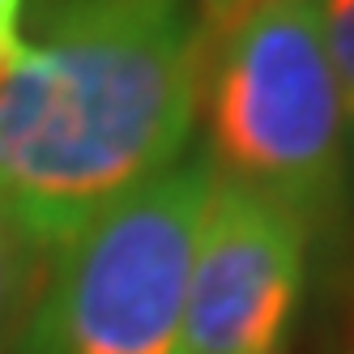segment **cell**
<instances>
[{"label":"cell","instance_id":"cell-1","mask_svg":"<svg viewBox=\"0 0 354 354\" xmlns=\"http://www.w3.org/2000/svg\"><path fill=\"white\" fill-rule=\"evenodd\" d=\"M201 13L184 0H39L0 64V209L56 252L188 154Z\"/></svg>","mask_w":354,"mask_h":354},{"label":"cell","instance_id":"cell-2","mask_svg":"<svg viewBox=\"0 0 354 354\" xmlns=\"http://www.w3.org/2000/svg\"><path fill=\"white\" fill-rule=\"evenodd\" d=\"M201 154L218 180L333 231L350 192V124L316 0H222L201 9Z\"/></svg>","mask_w":354,"mask_h":354},{"label":"cell","instance_id":"cell-3","mask_svg":"<svg viewBox=\"0 0 354 354\" xmlns=\"http://www.w3.org/2000/svg\"><path fill=\"white\" fill-rule=\"evenodd\" d=\"M209 188L205 154H184L60 243L21 354H180Z\"/></svg>","mask_w":354,"mask_h":354},{"label":"cell","instance_id":"cell-4","mask_svg":"<svg viewBox=\"0 0 354 354\" xmlns=\"http://www.w3.org/2000/svg\"><path fill=\"white\" fill-rule=\"evenodd\" d=\"M308 273V226L277 201L218 180L184 299L180 354H286Z\"/></svg>","mask_w":354,"mask_h":354},{"label":"cell","instance_id":"cell-5","mask_svg":"<svg viewBox=\"0 0 354 354\" xmlns=\"http://www.w3.org/2000/svg\"><path fill=\"white\" fill-rule=\"evenodd\" d=\"M47 265L52 252L0 209V354H21L35 303L47 282Z\"/></svg>","mask_w":354,"mask_h":354},{"label":"cell","instance_id":"cell-6","mask_svg":"<svg viewBox=\"0 0 354 354\" xmlns=\"http://www.w3.org/2000/svg\"><path fill=\"white\" fill-rule=\"evenodd\" d=\"M324 47L333 60L342 103H346V124H350V145H354V0H316Z\"/></svg>","mask_w":354,"mask_h":354},{"label":"cell","instance_id":"cell-7","mask_svg":"<svg viewBox=\"0 0 354 354\" xmlns=\"http://www.w3.org/2000/svg\"><path fill=\"white\" fill-rule=\"evenodd\" d=\"M21 5L26 0H0V64L13 56V47L21 43Z\"/></svg>","mask_w":354,"mask_h":354},{"label":"cell","instance_id":"cell-8","mask_svg":"<svg viewBox=\"0 0 354 354\" xmlns=\"http://www.w3.org/2000/svg\"><path fill=\"white\" fill-rule=\"evenodd\" d=\"M205 5H222V0H205Z\"/></svg>","mask_w":354,"mask_h":354}]
</instances>
